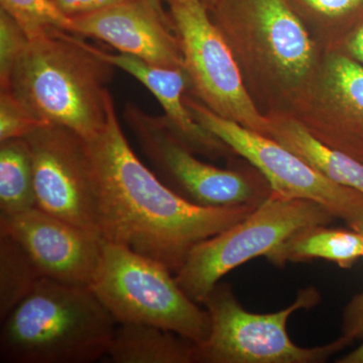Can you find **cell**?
Wrapping results in <instances>:
<instances>
[{
    "label": "cell",
    "instance_id": "obj_29",
    "mask_svg": "<svg viewBox=\"0 0 363 363\" xmlns=\"http://www.w3.org/2000/svg\"><path fill=\"white\" fill-rule=\"evenodd\" d=\"M147 4H150V6L154 7L156 9L157 13L160 14V16L166 21L168 25L171 26L172 28H174L173 23H172L171 18H169L168 11L164 9V4H166L167 0H145Z\"/></svg>",
    "mask_w": 363,
    "mask_h": 363
},
{
    "label": "cell",
    "instance_id": "obj_6",
    "mask_svg": "<svg viewBox=\"0 0 363 363\" xmlns=\"http://www.w3.org/2000/svg\"><path fill=\"white\" fill-rule=\"evenodd\" d=\"M314 286L303 289L295 302L269 314L245 310L229 284L219 281L202 305L211 328L206 340L198 344V363H320L348 347L342 337L316 347H300L286 330L289 318L298 310L319 304Z\"/></svg>",
    "mask_w": 363,
    "mask_h": 363
},
{
    "label": "cell",
    "instance_id": "obj_17",
    "mask_svg": "<svg viewBox=\"0 0 363 363\" xmlns=\"http://www.w3.org/2000/svg\"><path fill=\"white\" fill-rule=\"evenodd\" d=\"M105 358L113 363H198V344L154 325L117 323Z\"/></svg>",
    "mask_w": 363,
    "mask_h": 363
},
{
    "label": "cell",
    "instance_id": "obj_31",
    "mask_svg": "<svg viewBox=\"0 0 363 363\" xmlns=\"http://www.w3.org/2000/svg\"><path fill=\"white\" fill-rule=\"evenodd\" d=\"M360 234H362V242H363V230L362 231V233H360ZM362 257H363V250H362Z\"/></svg>",
    "mask_w": 363,
    "mask_h": 363
},
{
    "label": "cell",
    "instance_id": "obj_23",
    "mask_svg": "<svg viewBox=\"0 0 363 363\" xmlns=\"http://www.w3.org/2000/svg\"><path fill=\"white\" fill-rule=\"evenodd\" d=\"M28 42L20 25L6 11L0 9V88L6 87Z\"/></svg>",
    "mask_w": 363,
    "mask_h": 363
},
{
    "label": "cell",
    "instance_id": "obj_10",
    "mask_svg": "<svg viewBox=\"0 0 363 363\" xmlns=\"http://www.w3.org/2000/svg\"><path fill=\"white\" fill-rule=\"evenodd\" d=\"M123 119L155 174L188 201L204 207H257L271 195L269 186L242 172L198 159L164 116H152L128 102Z\"/></svg>",
    "mask_w": 363,
    "mask_h": 363
},
{
    "label": "cell",
    "instance_id": "obj_4",
    "mask_svg": "<svg viewBox=\"0 0 363 363\" xmlns=\"http://www.w3.org/2000/svg\"><path fill=\"white\" fill-rule=\"evenodd\" d=\"M6 363H90L105 358L117 326L89 286L47 278L2 320Z\"/></svg>",
    "mask_w": 363,
    "mask_h": 363
},
{
    "label": "cell",
    "instance_id": "obj_11",
    "mask_svg": "<svg viewBox=\"0 0 363 363\" xmlns=\"http://www.w3.org/2000/svg\"><path fill=\"white\" fill-rule=\"evenodd\" d=\"M285 113L320 143L363 164V65L345 52H323Z\"/></svg>",
    "mask_w": 363,
    "mask_h": 363
},
{
    "label": "cell",
    "instance_id": "obj_13",
    "mask_svg": "<svg viewBox=\"0 0 363 363\" xmlns=\"http://www.w3.org/2000/svg\"><path fill=\"white\" fill-rule=\"evenodd\" d=\"M0 233L16 240L44 278L89 286L101 257L102 238L39 207L0 215Z\"/></svg>",
    "mask_w": 363,
    "mask_h": 363
},
{
    "label": "cell",
    "instance_id": "obj_14",
    "mask_svg": "<svg viewBox=\"0 0 363 363\" xmlns=\"http://www.w3.org/2000/svg\"><path fill=\"white\" fill-rule=\"evenodd\" d=\"M70 33L106 43L155 65L183 68L175 30L145 0H133L72 18Z\"/></svg>",
    "mask_w": 363,
    "mask_h": 363
},
{
    "label": "cell",
    "instance_id": "obj_28",
    "mask_svg": "<svg viewBox=\"0 0 363 363\" xmlns=\"http://www.w3.org/2000/svg\"><path fill=\"white\" fill-rule=\"evenodd\" d=\"M337 363H363V341L358 347L347 353V354L343 355V357H339L336 360Z\"/></svg>",
    "mask_w": 363,
    "mask_h": 363
},
{
    "label": "cell",
    "instance_id": "obj_12",
    "mask_svg": "<svg viewBox=\"0 0 363 363\" xmlns=\"http://www.w3.org/2000/svg\"><path fill=\"white\" fill-rule=\"evenodd\" d=\"M25 138L32 152L37 207L100 238L85 138L52 124H40Z\"/></svg>",
    "mask_w": 363,
    "mask_h": 363
},
{
    "label": "cell",
    "instance_id": "obj_3",
    "mask_svg": "<svg viewBox=\"0 0 363 363\" xmlns=\"http://www.w3.org/2000/svg\"><path fill=\"white\" fill-rule=\"evenodd\" d=\"M116 67L74 33L30 40L6 87L40 123L64 126L89 140L104 130Z\"/></svg>",
    "mask_w": 363,
    "mask_h": 363
},
{
    "label": "cell",
    "instance_id": "obj_25",
    "mask_svg": "<svg viewBox=\"0 0 363 363\" xmlns=\"http://www.w3.org/2000/svg\"><path fill=\"white\" fill-rule=\"evenodd\" d=\"M341 337L348 345L363 341V292L354 296L344 309Z\"/></svg>",
    "mask_w": 363,
    "mask_h": 363
},
{
    "label": "cell",
    "instance_id": "obj_18",
    "mask_svg": "<svg viewBox=\"0 0 363 363\" xmlns=\"http://www.w3.org/2000/svg\"><path fill=\"white\" fill-rule=\"evenodd\" d=\"M362 234L342 228L316 225L302 229L267 255L276 266L286 262H306L325 259L341 269H350L362 257Z\"/></svg>",
    "mask_w": 363,
    "mask_h": 363
},
{
    "label": "cell",
    "instance_id": "obj_19",
    "mask_svg": "<svg viewBox=\"0 0 363 363\" xmlns=\"http://www.w3.org/2000/svg\"><path fill=\"white\" fill-rule=\"evenodd\" d=\"M322 52L342 49L363 25V0H286Z\"/></svg>",
    "mask_w": 363,
    "mask_h": 363
},
{
    "label": "cell",
    "instance_id": "obj_27",
    "mask_svg": "<svg viewBox=\"0 0 363 363\" xmlns=\"http://www.w3.org/2000/svg\"><path fill=\"white\" fill-rule=\"evenodd\" d=\"M341 51L345 52L363 65V25L351 35Z\"/></svg>",
    "mask_w": 363,
    "mask_h": 363
},
{
    "label": "cell",
    "instance_id": "obj_2",
    "mask_svg": "<svg viewBox=\"0 0 363 363\" xmlns=\"http://www.w3.org/2000/svg\"><path fill=\"white\" fill-rule=\"evenodd\" d=\"M260 111L285 112L323 52L286 0H219L209 11Z\"/></svg>",
    "mask_w": 363,
    "mask_h": 363
},
{
    "label": "cell",
    "instance_id": "obj_15",
    "mask_svg": "<svg viewBox=\"0 0 363 363\" xmlns=\"http://www.w3.org/2000/svg\"><path fill=\"white\" fill-rule=\"evenodd\" d=\"M93 51L108 63L130 74L161 104L164 116L186 145L194 152L211 157H224L233 152L228 147L197 123L185 104L190 84L183 68L155 65L123 52H105L92 45Z\"/></svg>",
    "mask_w": 363,
    "mask_h": 363
},
{
    "label": "cell",
    "instance_id": "obj_5",
    "mask_svg": "<svg viewBox=\"0 0 363 363\" xmlns=\"http://www.w3.org/2000/svg\"><path fill=\"white\" fill-rule=\"evenodd\" d=\"M89 288L117 323L154 325L196 344L209 335L207 310L184 292L173 272L111 241L102 240Z\"/></svg>",
    "mask_w": 363,
    "mask_h": 363
},
{
    "label": "cell",
    "instance_id": "obj_8",
    "mask_svg": "<svg viewBox=\"0 0 363 363\" xmlns=\"http://www.w3.org/2000/svg\"><path fill=\"white\" fill-rule=\"evenodd\" d=\"M191 94L217 116L266 135L269 118L253 101L230 48L201 0H167Z\"/></svg>",
    "mask_w": 363,
    "mask_h": 363
},
{
    "label": "cell",
    "instance_id": "obj_1",
    "mask_svg": "<svg viewBox=\"0 0 363 363\" xmlns=\"http://www.w3.org/2000/svg\"><path fill=\"white\" fill-rule=\"evenodd\" d=\"M85 145L100 238L156 260L174 274L198 243L255 208L200 206L177 194L131 149L112 97L104 130Z\"/></svg>",
    "mask_w": 363,
    "mask_h": 363
},
{
    "label": "cell",
    "instance_id": "obj_9",
    "mask_svg": "<svg viewBox=\"0 0 363 363\" xmlns=\"http://www.w3.org/2000/svg\"><path fill=\"white\" fill-rule=\"evenodd\" d=\"M185 104L197 123L257 169L272 193L317 203L350 229L362 233V192L331 181L281 143L217 116L195 97L186 94Z\"/></svg>",
    "mask_w": 363,
    "mask_h": 363
},
{
    "label": "cell",
    "instance_id": "obj_16",
    "mask_svg": "<svg viewBox=\"0 0 363 363\" xmlns=\"http://www.w3.org/2000/svg\"><path fill=\"white\" fill-rule=\"evenodd\" d=\"M266 116L269 118L266 136L292 150L331 181L363 194L362 162L320 143L285 112H272Z\"/></svg>",
    "mask_w": 363,
    "mask_h": 363
},
{
    "label": "cell",
    "instance_id": "obj_20",
    "mask_svg": "<svg viewBox=\"0 0 363 363\" xmlns=\"http://www.w3.org/2000/svg\"><path fill=\"white\" fill-rule=\"evenodd\" d=\"M37 207L35 173L25 138L0 142V215H13Z\"/></svg>",
    "mask_w": 363,
    "mask_h": 363
},
{
    "label": "cell",
    "instance_id": "obj_26",
    "mask_svg": "<svg viewBox=\"0 0 363 363\" xmlns=\"http://www.w3.org/2000/svg\"><path fill=\"white\" fill-rule=\"evenodd\" d=\"M68 18L85 16L104 11L109 7L133 1V0H52Z\"/></svg>",
    "mask_w": 363,
    "mask_h": 363
},
{
    "label": "cell",
    "instance_id": "obj_22",
    "mask_svg": "<svg viewBox=\"0 0 363 363\" xmlns=\"http://www.w3.org/2000/svg\"><path fill=\"white\" fill-rule=\"evenodd\" d=\"M6 11L23 28L28 40L54 32H71L72 18L52 0H0Z\"/></svg>",
    "mask_w": 363,
    "mask_h": 363
},
{
    "label": "cell",
    "instance_id": "obj_24",
    "mask_svg": "<svg viewBox=\"0 0 363 363\" xmlns=\"http://www.w3.org/2000/svg\"><path fill=\"white\" fill-rule=\"evenodd\" d=\"M9 89H0V142L25 138L40 125Z\"/></svg>",
    "mask_w": 363,
    "mask_h": 363
},
{
    "label": "cell",
    "instance_id": "obj_21",
    "mask_svg": "<svg viewBox=\"0 0 363 363\" xmlns=\"http://www.w3.org/2000/svg\"><path fill=\"white\" fill-rule=\"evenodd\" d=\"M44 278L23 247L0 233V319L28 295Z\"/></svg>",
    "mask_w": 363,
    "mask_h": 363
},
{
    "label": "cell",
    "instance_id": "obj_7",
    "mask_svg": "<svg viewBox=\"0 0 363 363\" xmlns=\"http://www.w3.org/2000/svg\"><path fill=\"white\" fill-rule=\"evenodd\" d=\"M334 219L317 203L272 192L242 220L198 243L175 274L177 283L202 305L212 289L235 267L255 257H267L302 229L329 225Z\"/></svg>",
    "mask_w": 363,
    "mask_h": 363
},
{
    "label": "cell",
    "instance_id": "obj_30",
    "mask_svg": "<svg viewBox=\"0 0 363 363\" xmlns=\"http://www.w3.org/2000/svg\"><path fill=\"white\" fill-rule=\"evenodd\" d=\"M201 1L205 4V6L207 7L208 11H210L212 7L216 6V4L219 1V0H201Z\"/></svg>",
    "mask_w": 363,
    "mask_h": 363
}]
</instances>
